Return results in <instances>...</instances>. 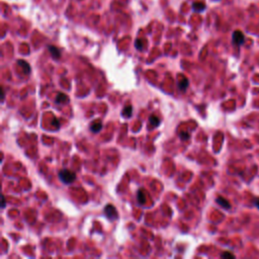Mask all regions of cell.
Wrapping results in <instances>:
<instances>
[{
	"mask_svg": "<svg viewBox=\"0 0 259 259\" xmlns=\"http://www.w3.org/2000/svg\"><path fill=\"white\" fill-rule=\"evenodd\" d=\"M59 178L65 184H71L73 183L76 179V174L75 172L71 171L69 169H63L59 172Z\"/></svg>",
	"mask_w": 259,
	"mask_h": 259,
	"instance_id": "cell-1",
	"label": "cell"
},
{
	"mask_svg": "<svg viewBox=\"0 0 259 259\" xmlns=\"http://www.w3.org/2000/svg\"><path fill=\"white\" fill-rule=\"evenodd\" d=\"M232 40H233V44L236 46H242L245 43V37L242 31L240 30H235L233 33V37H232Z\"/></svg>",
	"mask_w": 259,
	"mask_h": 259,
	"instance_id": "cell-2",
	"label": "cell"
},
{
	"mask_svg": "<svg viewBox=\"0 0 259 259\" xmlns=\"http://www.w3.org/2000/svg\"><path fill=\"white\" fill-rule=\"evenodd\" d=\"M104 213L110 220H116L117 219V212L116 210V208L111 204H107V206L104 208Z\"/></svg>",
	"mask_w": 259,
	"mask_h": 259,
	"instance_id": "cell-3",
	"label": "cell"
},
{
	"mask_svg": "<svg viewBox=\"0 0 259 259\" xmlns=\"http://www.w3.org/2000/svg\"><path fill=\"white\" fill-rule=\"evenodd\" d=\"M216 202H217L218 204H219V206H221L223 208H225V210H229V208H231L230 202H229L228 201H227V199H226L225 197H217Z\"/></svg>",
	"mask_w": 259,
	"mask_h": 259,
	"instance_id": "cell-4",
	"label": "cell"
},
{
	"mask_svg": "<svg viewBox=\"0 0 259 259\" xmlns=\"http://www.w3.org/2000/svg\"><path fill=\"white\" fill-rule=\"evenodd\" d=\"M48 50H49L50 54H51V56L54 59H60L61 58V51L57 47H55V46H49Z\"/></svg>",
	"mask_w": 259,
	"mask_h": 259,
	"instance_id": "cell-5",
	"label": "cell"
},
{
	"mask_svg": "<svg viewBox=\"0 0 259 259\" xmlns=\"http://www.w3.org/2000/svg\"><path fill=\"white\" fill-rule=\"evenodd\" d=\"M102 129V124L100 121H94L90 125V130H91L92 133H98Z\"/></svg>",
	"mask_w": 259,
	"mask_h": 259,
	"instance_id": "cell-6",
	"label": "cell"
},
{
	"mask_svg": "<svg viewBox=\"0 0 259 259\" xmlns=\"http://www.w3.org/2000/svg\"><path fill=\"white\" fill-rule=\"evenodd\" d=\"M17 64H19V67L22 68V70H24V72L25 74H29L30 72V66L29 65L28 62H25L24 60H19L17 61Z\"/></svg>",
	"mask_w": 259,
	"mask_h": 259,
	"instance_id": "cell-7",
	"label": "cell"
},
{
	"mask_svg": "<svg viewBox=\"0 0 259 259\" xmlns=\"http://www.w3.org/2000/svg\"><path fill=\"white\" fill-rule=\"evenodd\" d=\"M69 101V98L66 94L64 93H58L57 94V97H56V103L58 104H63L65 102H68Z\"/></svg>",
	"mask_w": 259,
	"mask_h": 259,
	"instance_id": "cell-8",
	"label": "cell"
},
{
	"mask_svg": "<svg viewBox=\"0 0 259 259\" xmlns=\"http://www.w3.org/2000/svg\"><path fill=\"white\" fill-rule=\"evenodd\" d=\"M149 121H150V124H151L153 127H155V128L160 125V119H159V117L155 115H152L151 116H150Z\"/></svg>",
	"mask_w": 259,
	"mask_h": 259,
	"instance_id": "cell-9",
	"label": "cell"
},
{
	"mask_svg": "<svg viewBox=\"0 0 259 259\" xmlns=\"http://www.w3.org/2000/svg\"><path fill=\"white\" fill-rule=\"evenodd\" d=\"M193 9L195 11H202L206 9V5H204V3H202V2H195L193 3Z\"/></svg>",
	"mask_w": 259,
	"mask_h": 259,
	"instance_id": "cell-10",
	"label": "cell"
},
{
	"mask_svg": "<svg viewBox=\"0 0 259 259\" xmlns=\"http://www.w3.org/2000/svg\"><path fill=\"white\" fill-rule=\"evenodd\" d=\"M178 87H179V89L181 90V91H184V90H186V88L188 87V80L186 78H183L178 83Z\"/></svg>",
	"mask_w": 259,
	"mask_h": 259,
	"instance_id": "cell-11",
	"label": "cell"
},
{
	"mask_svg": "<svg viewBox=\"0 0 259 259\" xmlns=\"http://www.w3.org/2000/svg\"><path fill=\"white\" fill-rule=\"evenodd\" d=\"M132 111H133V107H132V105H127L124 108V111H122V116L125 117H130V116H132Z\"/></svg>",
	"mask_w": 259,
	"mask_h": 259,
	"instance_id": "cell-12",
	"label": "cell"
},
{
	"mask_svg": "<svg viewBox=\"0 0 259 259\" xmlns=\"http://www.w3.org/2000/svg\"><path fill=\"white\" fill-rule=\"evenodd\" d=\"M145 201H146L145 194L143 193L142 190H139V192H138V202H139L141 204H143V203L145 202Z\"/></svg>",
	"mask_w": 259,
	"mask_h": 259,
	"instance_id": "cell-13",
	"label": "cell"
},
{
	"mask_svg": "<svg viewBox=\"0 0 259 259\" xmlns=\"http://www.w3.org/2000/svg\"><path fill=\"white\" fill-rule=\"evenodd\" d=\"M221 257H222V258H234L235 255H234L233 253L229 252V251H225V252L221 255Z\"/></svg>",
	"mask_w": 259,
	"mask_h": 259,
	"instance_id": "cell-14",
	"label": "cell"
},
{
	"mask_svg": "<svg viewBox=\"0 0 259 259\" xmlns=\"http://www.w3.org/2000/svg\"><path fill=\"white\" fill-rule=\"evenodd\" d=\"M143 46H144V44L142 42V40H137L135 42V47L136 49H138V50H142L143 49Z\"/></svg>",
	"mask_w": 259,
	"mask_h": 259,
	"instance_id": "cell-15",
	"label": "cell"
},
{
	"mask_svg": "<svg viewBox=\"0 0 259 259\" xmlns=\"http://www.w3.org/2000/svg\"><path fill=\"white\" fill-rule=\"evenodd\" d=\"M179 137L181 138V140H188L189 139V134L186 133V132H181L179 133Z\"/></svg>",
	"mask_w": 259,
	"mask_h": 259,
	"instance_id": "cell-16",
	"label": "cell"
},
{
	"mask_svg": "<svg viewBox=\"0 0 259 259\" xmlns=\"http://www.w3.org/2000/svg\"><path fill=\"white\" fill-rule=\"evenodd\" d=\"M52 124H53L54 126H55L57 129H59V128H60V122H59V121H58L57 119H54V120H53V122H52Z\"/></svg>",
	"mask_w": 259,
	"mask_h": 259,
	"instance_id": "cell-17",
	"label": "cell"
},
{
	"mask_svg": "<svg viewBox=\"0 0 259 259\" xmlns=\"http://www.w3.org/2000/svg\"><path fill=\"white\" fill-rule=\"evenodd\" d=\"M254 204H255V206L259 208V197H257V198L254 199Z\"/></svg>",
	"mask_w": 259,
	"mask_h": 259,
	"instance_id": "cell-18",
	"label": "cell"
},
{
	"mask_svg": "<svg viewBox=\"0 0 259 259\" xmlns=\"http://www.w3.org/2000/svg\"><path fill=\"white\" fill-rule=\"evenodd\" d=\"M6 203H5V197H4V195L2 197V208H5Z\"/></svg>",
	"mask_w": 259,
	"mask_h": 259,
	"instance_id": "cell-19",
	"label": "cell"
}]
</instances>
